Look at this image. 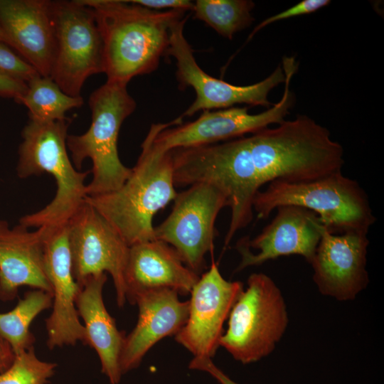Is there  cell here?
Segmentation results:
<instances>
[{"label": "cell", "mask_w": 384, "mask_h": 384, "mask_svg": "<svg viewBox=\"0 0 384 384\" xmlns=\"http://www.w3.org/2000/svg\"><path fill=\"white\" fill-rule=\"evenodd\" d=\"M127 85L107 80L94 90L88 101L92 112L89 129L82 134H68L67 148L75 169H80L86 159L92 161L87 196L114 191L131 174L132 169L122 164L117 149L120 127L137 107Z\"/></svg>", "instance_id": "8992f818"}, {"label": "cell", "mask_w": 384, "mask_h": 384, "mask_svg": "<svg viewBox=\"0 0 384 384\" xmlns=\"http://www.w3.org/2000/svg\"><path fill=\"white\" fill-rule=\"evenodd\" d=\"M107 279L105 273L89 277L81 287L75 304L85 324L86 345L97 352L101 370L110 383L117 384L122 375L119 360L126 336L118 330L104 304L102 289Z\"/></svg>", "instance_id": "44dd1931"}, {"label": "cell", "mask_w": 384, "mask_h": 384, "mask_svg": "<svg viewBox=\"0 0 384 384\" xmlns=\"http://www.w3.org/2000/svg\"><path fill=\"white\" fill-rule=\"evenodd\" d=\"M27 90L26 82L0 70V97L11 98L20 104Z\"/></svg>", "instance_id": "83f0119b"}, {"label": "cell", "mask_w": 384, "mask_h": 384, "mask_svg": "<svg viewBox=\"0 0 384 384\" xmlns=\"http://www.w3.org/2000/svg\"><path fill=\"white\" fill-rule=\"evenodd\" d=\"M129 1L155 11L167 9L187 11H192L193 6V2L188 0H131Z\"/></svg>", "instance_id": "f1b7e54d"}, {"label": "cell", "mask_w": 384, "mask_h": 384, "mask_svg": "<svg viewBox=\"0 0 384 384\" xmlns=\"http://www.w3.org/2000/svg\"><path fill=\"white\" fill-rule=\"evenodd\" d=\"M156 130V123L151 124L138 161L119 188L85 198L129 246L156 240L153 218L177 194L171 151L155 146Z\"/></svg>", "instance_id": "3957f363"}, {"label": "cell", "mask_w": 384, "mask_h": 384, "mask_svg": "<svg viewBox=\"0 0 384 384\" xmlns=\"http://www.w3.org/2000/svg\"><path fill=\"white\" fill-rule=\"evenodd\" d=\"M172 159L175 187L208 182L227 194L231 215L225 247L252 220L253 200L262 186L315 179L341 171L344 164L343 146L305 115L249 137L176 149Z\"/></svg>", "instance_id": "6da1fadb"}, {"label": "cell", "mask_w": 384, "mask_h": 384, "mask_svg": "<svg viewBox=\"0 0 384 384\" xmlns=\"http://www.w3.org/2000/svg\"><path fill=\"white\" fill-rule=\"evenodd\" d=\"M330 2L329 0H303L287 10L265 19L254 28L248 36L247 41H250L257 31L269 24L283 19L314 12L326 6Z\"/></svg>", "instance_id": "4316f807"}, {"label": "cell", "mask_w": 384, "mask_h": 384, "mask_svg": "<svg viewBox=\"0 0 384 384\" xmlns=\"http://www.w3.org/2000/svg\"><path fill=\"white\" fill-rule=\"evenodd\" d=\"M94 13L103 44L107 80L127 85L155 71L167 55L172 26L183 10L155 11L128 0H80Z\"/></svg>", "instance_id": "7a4b0ae2"}, {"label": "cell", "mask_w": 384, "mask_h": 384, "mask_svg": "<svg viewBox=\"0 0 384 384\" xmlns=\"http://www.w3.org/2000/svg\"><path fill=\"white\" fill-rule=\"evenodd\" d=\"M48 228L33 231L18 223L11 227L0 220V299L11 301L18 288L28 286L52 296L44 268V244Z\"/></svg>", "instance_id": "d6986e66"}, {"label": "cell", "mask_w": 384, "mask_h": 384, "mask_svg": "<svg viewBox=\"0 0 384 384\" xmlns=\"http://www.w3.org/2000/svg\"><path fill=\"white\" fill-rule=\"evenodd\" d=\"M28 90L20 104L28 110L29 119L54 122L66 119L65 113L80 107L83 98L65 94L50 78L38 75L27 82Z\"/></svg>", "instance_id": "603a6c76"}, {"label": "cell", "mask_w": 384, "mask_h": 384, "mask_svg": "<svg viewBox=\"0 0 384 384\" xmlns=\"http://www.w3.org/2000/svg\"><path fill=\"white\" fill-rule=\"evenodd\" d=\"M70 122L68 118L54 122L29 119L21 132L18 176L26 178L48 173L57 186L55 195L47 206L20 218L18 223L28 228L63 226L85 201V181L91 171H79L68 155L66 139Z\"/></svg>", "instance_id": "277c9868"}, {"label": "cell", "mask_w": 384, "mask_h": 384, "mask_svg": "<svg viewBox=\"0 0 384 384\" xmlns=\"http://www.w3.org/2000/svg\"><path fill=\"white\" fill-rule=\"evenodd\" d=\"M73 274L82 287L90 276L108 272L112 277L117 303L126 301L124 280L129 246L111 224L85 201L68 223Z\"/></svg>", "instance_id": "7c38bea8"}, {"label": "cell", "mask_w": 384, "mask_h": 384, "mask_svg": "<svg viewBox=\"0 0 384 384\" xmlns=\"http://www.w3.org/2000/svg\"><path fill=\"white\" fill-rule=\"evenodd\" d=\"M254 7L250 0H198L193 2L192 11L194 18L231 40L254 21L251 14Z\"/></svg>", "instance_id": "cb8c5ba5"}, {"label": "cell", "mask_w": 384, "mask_h": 384, "mask_svg": "<svg viewBox=\"0 0 384 384\" xmlns=\"http://www.w3.org/2000/svg\"><path fill=\"white\" fill-rule=\"evenodd\" d=\"M15 354L7 341L0 336V375L11 365Z\"/></svg>", "instance_id": "4dcf8cb0"}, {"label": "cell", "mask_w": 384, "mask_h": 384, "mask_svg": "<svg viewBox=\"0 0 384 384\" xmlns=\"http://www.w3.org/2000/svg\"><path fill=\"white\" fill-rule=\"evenodd\" d=\"M198 278L165 242L156 239L129 246L124 280L126 299L131 304L137 294L151 289L190 294Z\"/></svg>", "instance_id": "ffe728a7"}, {"label": "cell", "mask_w": 384, "mask_h": 384, "mask_svg": "<svg viewBox=\"0 0 384 384\" xmlns=\"http://www.w3.org/2000/svg\"><path fill=\"white\" fill-rule=\"evenodd\" d=\"M295 206L314 212L331 233H368L376 218L359 183L337 171L315 179L274 181L253 200L257 218L265 219L277 207Z\"/></svg>", "instance_id": "5b68a950"}, {"label": "cell", "mask_w": 384, "mask_h": 384, "mask_svg": "<svg viewBox=\"0 0 384 384\" xmlns=\"http://www.w3.org/2000/svg\"><path fill=\"white\" fill-rule=\"evenodd\" d=\"M178 293L169 288L142 292L133 299L137 304V323L125 336L119 366L122 374L137 368L144 356L162 338L176 335L184 326L189 301L182 302Z\"/></svg>", "instance_id": "ac0fdd59"}, {"label": "cell", "mask_w": 384, "mask_h": 384, "mask_svg": "<svg viewBox=\"0 0 384 384\" xmlns=\"http://www.w3.org/2000/svg\"><path fill=\"white\" fill-rule=\"evenodd\" d=\"M0 70L26 83L40 75L31 65L0 42Z\"/></svg>", "instance_id": "484cf974"}, {"label": "cell", "mask_w": 384, "mask_h": 384, "mask_svg": "<svg viewBox=\"0 0 384 384\" xmlns=\"http://www.w3.org/2000/svg\"><path fill=\"white\" fill-rule=\"evenodd\" d=\"M44 268L52 288V312L46 320L50 349L78 341L86 344V332L79 319L76 299L81 287L73 274L68 224L48 228L44 244Z\"/></svg>", "instance_id": "9a60e30c"}, {"label": "cell", "mask_w": 384, "mask_h": 384, "mask_svg": "<svg viewBox=\"0 0 384 384\" xmlns=\"http://www.w3.org/2000/svg\"><path fill=\"white\" fill-rule=\"evenodd\" d=\"M55 51L50 78L80 97L85 80L104 73L103 44L92 9L75 1H50Z\"/></svg>", "instance_id": "9c48e42d"}, {"label": "cell", "mask_w": 384, "mask_h": 384, "mask_svg": "<svg viewBox=\"0 0 384 384\" xmlns=\"http://www.w3.org/2000/svg\"><path fill=\"white\" fill-rule=\"evenodd\" d=\"M56 366L40 360L32 347L15 356L11 365L0 375V384H47Z\"/></svg>", "instance_id": "d4e9b609"}, {"label": "cell", "mask_w": 384, "mask_h": 384, "mask_svg": "<svg viewBox=\"0 0 384 384\" xmlns=\"http://www.w3.org/2000/svg\"><path fill=\"white\" fill-rule=\"evenodd\" d=\"M276 214L254 238L243 237L235 245L241 260L236 269L259 266L279 257L297 255L310 264L323 225L312 211L295 206L277 207Z\"/></svg>", "instance_id": "2e32d148"}, {"label": "cell", "mask_w": 384, "mask_h": 384, "mask_svg": "<svg viewBox=\"0 0 384 384\" xmlns=\"http://www.w3.org/2000/svg\"><path fill=\"white\" fill-rule=\"evenodd\" d=\"M282 66L285 76L282 97L267 110L251 114L248 107H232L203 111L196 120L178 125H174L172 121L156 123L154 144L163 151H172L226 142L253 134L272 124H281L294 101L290 82L298 65L293 57H284Z\"/></svg>", "instance_id": "ba28073f"}, {"label": "cell", "mask_w": 384, "mask_h": 384, "mask_svg": "<svg viewBox=\"0 0 384 384\" xmlns=\"http://www.w3.org/2000/svg\"><path fill=\"white\" fill-rule=\"evenodd\" d=\"M247 284L230 312L228 329L220 340V346L242 364L272 353L289 323L284 298L270 277L252 273Z\"/></svg>", "instance_id": "52a82bcc"}, {"label": "cell", "mask_w": 384, "mask_h": 384, "mask_svg": "<svg viewBox=\"0 0 384 384\" xmlns=\"http://www.w3.org/2000/svg\"><path fill=\"white\" fill-rule=\"evenodd\" d=\"M186 20L183 18L172 26L167 55L176 59L178 87L182 90L191 87L195 90L196 99L176 119L183 122L184 117L193 116L198 111L226 109L238 104L270 108V92L284 82L281 65L263 80L246 86L235 85L210 76L196 63L193 49L183 35Z\"/></svg>", "instance_id": "8fae6325"}, {"label": "cell", "mask_w": 384, "mask_h": 384, "mask_svg": "<svg viewBox=\"0 0 384 384\" xmlns=\"http://www.w3.org/2000/svg\"><path fill=\"white\" fill-rule=\"evenodd\" d=\"M0 42L6 45V38L0 25Z\"/></svg>", "instance_id": "1f68e13d"}, {"label": "cell", "mask_w": 384, "mask_h": 384, "mask_svg": "<svg viewBox=\"0 0 384 384\" xmlns=\"http://www.w3.org/2000/svg\"><path fill=\"white\" fill-rule=\"evenodd\" d=\"M0 25L6 45L41 76L50 77L55 51L50 1L0 0Z\"/></svg>", "instance_id": "e0dca14e"}, {"label": "cell", "mask_w": 384, "mask_h": 384, "mask_svg": "<svg viewBox=\"0 0 384 384\" xmlns=\"http://www.w3.org/2000/svg\"><path fill=\"white\" fill-rule=\"evenodd\" d=\"M226 206L228 196L216 185L192 184L177 193L171 212L154 228L155 239L174 247L183 262L199 275L206 267V253L213 248L216 218Z\"/></svg>", "instance_id": "30bf717a"}, {"label": "cell", "mask_w": 384, "mask_h": 384, "mask_svg": "<svg viewBox=\"0 0 384 384\" xmlns=\"http://www.w3.org/2000/svg\"><path fill=\"white\" fill-rule=\"evenodd\" d=\"M243 290L241 282L228 281L213 262L191 292L186 321L175 340L194 357L211 358L220 346L223 324Z\"/></svg>", "instance_id": "4fadbf2b"}, {"label": "cell", "mask_w": 384, "mask_h": 384, "mask_svg": "<svg viewBox=\"0 0 384 384\" xmlns=\"http://www.w3.org/2000/svg\"><path fill=\"white\" fill-rule=\"evenodd\" d=\"M368 233H331L324 225L310 265L319 292L338 301H351L369 283L366 270Z\"/></svg>", "instance_id": "5bb4252c"}, {"label": "cell", "mask_w": 384, "mask_h": 384, "mask_svg": "<svg viewBox=\"0 0 384 384\" xmlns=\"http://www.w3.org/2000/svg\"><path fill=\"white\" fill-rule=\"evenodd\" d=\"M52 303L50 294L33 289L27 292L11 311L0 313V336L9 343L15 356L33 347L36 338L30 325Z\"/></svg>", "instance_id": "7402d4cb"}, {"label": "cell", "mask_w": 384, "mask_h": 384, "mask_svg": "<svg viewBox=\"0 0 384 384\" xmlns=\"http://www.w3.org/2000/svg\"><path fill=\"white\" fill-rule=\"evenodd\" d=\"M189 368L193 370H203L210 374L220 384H238L231 380L220 370L209 358L193 357L189 363Z\"/></svg>", "instance_id": "f546056e"}]
</instances>
